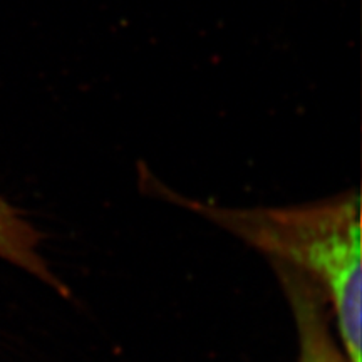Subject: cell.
I'll list each match as a JSON object with an SVG mask.
<instances>
[{"label":"cell","instance_id":"obj_1","mask_svg":"<svg viewBox=\"0 0 362 362\" xmlns=\"http://www.w3.org/2000/svg\"><path fill=\"white\" fill-rule=\"evenodd\" d=\"M141 178L151 192L210 220L264 253L270 264L291 267L312 280L327 298L346 354L351 362H362L359 193L296 206L230 208L188 200L153 175Z\"/></svg>","mask_w":362,"mask_h":362},{"label":"cell","instance_id":"obj_3","mask_svg":"<svg viewBox=\"0 0 362 362\" xmlns=\"http://www.w3.org/2000/svg\"><path fill=\"white\" fill-rule=\"evenodd\" d=\"M39 245L37 230L0 197V259L39 279L62 297H69V288L44 260Z\"/></svg>","mask_w":362,"mask_h":362},{"label":"cell","instance_id":"obj_2","mask_svg":"<svg viewBox=\"0 0 362 362\" xmlns=\"http://www.w3.org/2000/svg\"><path fill=\"white\" fill-rule=\"evenodd\" d=\"M293 315L298 339L297 362H351L332 329L325 296L300 272L272 264Z\"/></svg>","mask_w":362,"mask_h":362}]
</instances>
